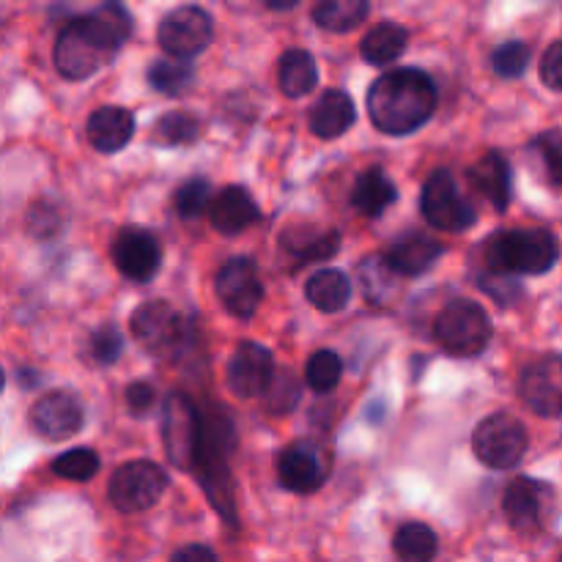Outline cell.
Here are the masks:
<instances>
[{"label": "cell", "mask_w": 562, "mask_h": 562, "mask_svg": "<svg viewBox=\"0 0 562 562\" xmlns=\"http://www.w3.org/2000/svg\"><path fill=\"white\" fill-rule=\"evenodd\" d=\"M492 66L499 77H521L530 66V47L525 42H505L503 47L494 49L492 55Z\"/></svg>", "instance_id": "cell-37"}, {"label": "cell", "mask_w": 562, "mask_h": 562, "mask_svg": "<svg viewBox=\"0 0 562 562\" xmlns=\"http://www.w3.org/2000/svg\"><path fill=\"white\" fill-rule=\"evenodd\" d=\"M203 420L195 404L184 393H170L162 406V445L168 459L179 470L195 467L198 445H201Z\"/></svg>", "instance_id": "cell-10"}, {"label": "cell", "mask_w": 562, "mask_h": 562, "mask_svg": "<svg viewBox=\"0 0 562 562\" xmlns=\"http://www.w3.org/2000/svg\"><path fill=\"white\" fill-rule=\"evenodd\" d=\"M393 547L401 562H431L439 552V538L428 525L409 521L395 532Z\"/></svg>", "instance_id": "cell-30"}, {"label": "cell", "mask_w": 562, "mask_h": 562, "mask_svg": "<svg viewBox=\"0 0 562 562\" xmlns=\"http://www.w3.org/2000/svg\"><path fill=\"white\" fill-rule=\"evenodd\" d=\"M159 47L170 58H195L198 53L209 47L214 36V22L209 11L201 5H179L159 22Z\"/></svg>", "instance_id": "cell-11"}, {"label": "cell", "mask_w": 562, "mask_h": 562, "mask_svg": "<svg viewBox=\"0 0 562 562\" xmlns=\"http://www.w3.org/2000/svg\"><path fill=\"white\" fill-rule=\"evenodd\" d=\"M541 80L552 91H562V42H554L541 58Z\"/></svg>", "instance_id": "cell-43"}, {"label": "cell", "mask_w": 562, "mask_h": 562, "mask_svg": "<svg viewBox=\"0 0 562 562\" xmlns=\"http://www.w3.org/2000/svg\"><path fill=\"white\" fill-rule=\"evenodd\" d=\"M329 456L313 439H300L289 445L278 459V481L285 492L313 494L327 483Z\"/></svg>", "instance_id": "cell-13"}, {"label": "cell", "mask_w": 562, "mask_h": 562, "mask_svg": "<svg viewBox=\"0 0 562 562\" xmlns=\"http://www.w3.org/2000/svg\"><path fill=\"white\" fill-rule=\"evenodd\" d=\"M371 3L368 0H316L313 20L329 33H349L368 20Z\"/></svg>", "instance_id": "cell-29"}, {"label": "cell", "mask_w": 562, "mask_h": 562, "mask_svg": "<svg viewBox=\"0 0 562 562\" xmlns=\"http://www.w3.org/2000/svg\"><path fill=\"white\" fill-rule=\"evenodd\" d=\"M113 263L126 280L148 283L159 272L162 247L146 228H124L113 241Z\"/></svg>", "instance_id": "cell-18"}, {"label": "cell", "mask_w": 562, "mask_h": 562, "mask_svg": "<svg viewBox=\"0 0 562 562\" xmlns=\"http://www.w3.org/2000/svg\"><path fill=\"white\" fill-rule=\"evenodd\" d=\"M53 472L58 477H64V481L86 483L99 472V456L91 448L66 450L64 456H58L53 461Z\"/></svg>", "instance_id": "cell-35"}, {"label": "cell", "mask_w": 562, "mask_h": 562, "mask_svg": "<svg viewBox=\"0 0 562 562\" xmlns=\"http://www.w3.org/2000/svg\"><path fill=\"white\" fill-rule=\"evenodd\" d=\"M82 423H86V412H82L80 398L66 390H53V393L42 395L31 409V426L49 442L71 439L80 431Z\"/></svg>", "instance_id": "cell-16"}, {"label": "cell", "mask_w": 562, "mask_h": 562, "mask_svg": "<svg viewBox=\"0 0 562 562\" xmlns=\"http://www.w3.org/2000/svg\"><path fill=\"white\" fill-rule=\"evenodd\" d=\"M536 148L543 157V162H547L549 179L562 187V126H554V130H547L543 135H538Z\"/></svg>", "instance_id": "cell-39"}, {"label": "cell", "mask_w": 562, "mask_h": 562, "mask_svg": "<svg viewBox=\"0 0 562 562\" xmlns=\"http://www.w3.org/2000/svg\"><path fill=\"white\" fill-rule=\"evenodd\" d=\"M554 508V488L536 477H516L503 497L510 527L519 532H538Z\"/></svg>", "instance_id": "cell-14"}, {"label": "cell", "mask_w": 562, "mask_h": 562, "mask_svg": "<svg viewBox=\"0 0 562 562\" xmlns=\"http://www.w3.org/2000/svg\"><path fill=\"white\" fill-rule=\"evenodd\" d=\"M198 132H201V124L195 115L168 113L154 126V140L162 146H190L192 140H198Z\"/></svg>", "instance_id": "cell-34"}, {"label": "cell", "mask_w": 562, "mask_h": 562, "mask_svg": "<svg viewBox=\"0 0 562 562\" xmlns=\"http://www.w3.org/2000/svg\"><path fill=\"white\" fill-rule=\"evenodd\" d=\"M472 450L492 470H510L527 453V428L514 415H488L472 434Z\"/></svg>", "instance_id": "cell-9"}, {"label": "cell", "mask_w": 562, "mask_h": 562, "mask_svg": "<svg viewBox=\"0 0 562 562\" xmlns=\"http://www.w3.org/2000/svg\"><path fill=\"white\" fill-rule=\"evenodd\" d=\"M168 488V475L154 461H130L110 477L108 497L121 514H143L154 508Z\"/></svg>", "instance_id": "cell-7"}, {"label": "cell", "mask_w": 562, "mask_h": 562, "mask_svg": "<svg viewBox=\"0 0 562 562\" xmlns=\"http://www.w3.org/2000/svg\"><path fill=\"white\" fill-rule=\"evenodd\" d=\"M280 91L289 99H300L311 93L318 82V66L307 49H289L280 55L278 64Z\"/></svg>", "instance_id": "cell-27"}, {"label": "cell", "mask_w": 562, "mask_h": 562, "mask_svg": "<svg viewBox=\"0 0 562 562\" xmlns=\"http://www.w3.org/2000/svg\"><path fill=\"white\" fill-rule=\"evenodd\" d=\"M148 82H151L154 91L165 93V97H181L195 82V69L187 58H165L151 64Z\"/></svg>", "instance_id": "cell-31"}, {"label": "cell", "mask_w": 562, "mask_h": 562, "mask_svg": "<svg viewBox=\"0 0 562 562\" xmlns=\"http://www.w3.org/2000/svg\"><path fill=\"white\" fill-rule=\"evenodd\" d=\"M519 395L536 415L562 417V355L530 362L519 379Z\"/></svg>", "instance_id": "cell-15"}, {"label": "cell", "mask_w": 562, "mask_h": 562, "mask_svg": "<svg viewBox=\"0 0 562 562\" xmlns=\"http://www.w3.org/2000/svg\"><path fill=\"white\" fill-rule=\"evenodd\" d=\"M170 562H217V554L203 543H192V547H181Z\"/></svg>", "instance_id": "cell-44"}, {"label": "cell", "mask_w": 562, "mask_h": 562, "mask_svg": "<svg viewBox=\"0 0 562 562\" xmlns=\"http://www.w3.org/2000/svg\"><path fill=\"white\" fill-rule=\"evenodd\" d=\"M560 245L543 228L503 231L488 241V263L505 274H547L558 263Z\"/></svg>", "instance_id": "cell-4"}, {"label": "cell", "mask_w": 562, "mask_h": 562, "mask_svg": "<svg viewBox=\"0 0 562 562\" xmlns=\"http://www.w3.org/2000/svg\"><path fill=\"white\" fill-rule=\"evenodd\" d=\"M88 140L97 151L102 154H115L132 140L135 135V115L124 108H115V104H108V108L93 110L91 119H88Z\"/></svg>", "instance_id": "cell-21"}, {"label": "cell", "mask_w": 562, "mask_h": 562, "mask_svg": "<svg viewBox=\"0 0 562 562\" xmlns=\"http://www.w3.org/2000/svg\"><path fill=\"white\" fill-rule=\"evenodd\" d=\"M214 291L225 311L236 318H252L263 302V283L256 261L247 256H236L220 267L214 278Z\"/></svg>", "instance_id": "cell-12"}, {"label": "cell", "mask_w": 562, "mask_h": 562, "mask_svg": "<svg viewBox=\"0 0 562 562\" xmlns=\"http://www.w3.org/2000/svg\"><path fill=\"white\" fill-rule=\"evenodd\" d=\"M126 406L135 417H146L154 409V401H157V390L148 382H132L124 393Z\"/></svg>", "instance_id": "cell-42"}, {"label": "cell", "mask_w": 562, "mask_h": 562, "mask_svg": "<svg viewBox=\"0 0 562 562\" xmlns=\"http://www.w3.org/2000/svg\"><path fill=\"white\" fill-rule=\"evenodd\" d=\"M340 376H344V360H340L335 351H316V355L307 360L305 382L307 387L316 390V393H329V390L338 387Z\"/></svg>", "instance_id": "cell-33"}, {"label": "cell", "mask_w": 562, "mask_h": 562, "mask_svg": "<svg viewBox=\"0 0 562 562\" xmlns=\"http://www.w3.org/2000/svg\"><path fill=\"white\" fill-rule=\"evenodd\" d=\"M234 426L225 415H212L203 420L201 445H198L195 467L192 470L201 477L209 499L220 510L225 521H234V483L228 472V456L234 450Z\"/></svg>", "instance_id": "cell-3"}, {"label": "cell", "mask_w": 562, "mask_h": 562, "mask_svg": "<svg viewBox=\"0 0 562 562\" xmlns=\"http://www.w3.org/2000/svg\"><path fill=\"white\" fill-rule=\"evenodd\" d=\"M470 181L475 190L494 206V212H505L510 203V165L503 154L488 151L475 168L470 170Z\"/></svg>", "instance_id": "cell-23"}, {"label": "cell", "mask_w": 562, "mask_h": 562, "mask_svg": "<svg viewBox=\"0 0 562 562\" xmlns=\"http://www.w3.org/2000/svg\"><path fill=\"white\" fill-rule=\"evenodd\" d=\"M274 373V357L267 346L252 344V340H245V344L236 346V351L231 355L228 368H225V382H228V390L239 398H256L267 390L269 379Z\"/></svg>", "instance_id": "cell-17"}, {"label": "cell", "mask_w": 562, "mask_h": 562, "mask_svg": "<svg viewBox=\"0 0 562 562\" xmlns=\"http://www.w3.org/2000/svg\"><path fill=\"white\" fill-rule=\"evenodd\" d=\"M261 395L267 398V409L272 412V415H289V412H294L296 404H300L302 384L289 368H283L280 373H272V379H269L267 390H263Z\"/></svg>", "instance_id": "cell-32"}, {"label": "cell", "mask_w": 562, "mask_h": 562, "mask_svg": "<svg viewBox=\"0 0 562 562\" xmlns=\"http://www.w3.org/2000/svg\"><path fill=\"white\" fill-rule=\"evenodd\" d=\"M477 283H481V289L486 291L488 296H494L499 305H514V300H519V296H521V285L516 283L514 274L494 272V269H492V272L483 274Z\"/></svg>", "instance_id": "cell-41"}, {"label": "cell", "mask_w": 562, "mask_h": 562, "mask_svg": "<svg viewBox=\"0 0 562 562\" xmlns=\"http://www.w3.org/2000/svg\"><path fill=\"white\" fill-rule=\"evenodd\" d=\"M357 110L346 91H324L311 110V130L322 140H335L355 126Z\"/></svg>", "instance_id": "cell-22"}, {"label": "cell", "mask_w": 562, "mask_h": 562, "mask_svg": "<svg viewBox=\"0 0 562 562\" xmlns=\"http://www.w3.org/2000/svg\"><path fill=\"white\" fill-rule=\"evenodd\" d=\"M209 198H212V184H209L206 179L184 181L173 198L176 212H179V217H184V220L201 217L203 209L209 206Z\"/></svg>", "instance_id": "cell-36"}, {"label": "cell", "mask_w": 562, "mask_h": 562, "mask_svg": "<svg viewBox=\"0 0 562 562\" xmlns=\"http://www.w3.org/2000/svg\"><path fill=\"white\" fill-rule=\"evenodd\" d=\"M3 384H5V373H3V368H0V393H3Z\"/></svg>", "instance_id": "cell-46"}, {"label": "cell", "mask_w": 562, "mask_h": 562, "mask_svg": "<svg viewBox=\"0 0 562 562\" xmlns=\"http://www.w3.org/2000/svg\"><path fill=\"white\" fill-rule=\"evenodd\" d=\"M285 250L302 263L313 261H327L335 252L340 250V236L338 231H316L311 225H296V228H289L283 236H280Z\"/></svg>", "instance_id": "cell-24"}, {"label": "cell", "mask_w": 562, "mask_h": 562, "mask_svg": "<svg viewBox=\"0 0 562 562\" xmlns=\"http://www.w3.org/2000/svg\"><path fill=\"white\" fill-rule=\"evenodd\" d=\"M130 333L143 351L154 357H170L184 344L187 324L170 302H143L130 318Z\"/></svg>", "instance_id": "cell-8"}, {"label": "cell", "mask_w": 562, "mask_h": 562, "mask_svg": "<svg viewBox=\"0 0 562 562\" xmlns=\"http://www.w3.org/2000/svg\"><path fill=\"white\" fill-rule=\"evenodd\" d=\"M263 3H267L269 9H274V11H289V9H294L300 0H263Z\"/></svg>", "instance_id": "cell-45"}, {"label": "cell", "mask_w": 562, "mask_h": 562, "mask_svg": "<svg viewBox=\"0 0 562 562\" xmlns=\"http://www.w3.org/2000/svg\"><path fill=\"white\" fill-rule=\"evenodd\" d=\"M121 351H124V335H121L119 327L104 324V327H99L97 333H93L91 355L99 366H113L121 357Z\"/></svg>", "instance_id": "cell-38"}, {"label": "cell", "mask_w": 562, "mask_h": 562, "mask_svg": "<svg viewBox=\"0 0 562 562\" xmlns=\"http://www.w3.org/2000/svg\"><path fill=\"white\" fill-rule=\"evenodd\" d=\"M423 214L428 223L445 234H461L477 223V212L464 192L459 190V181L450 170H434L423 187L420 198Z\"/></svg>", "instance_id": "cell-6"}, {"label": "cell", "mask_w": 562, "mask_h": 562, "mask_svg": "<svg viewBox=\"0 0 562 562\" xmlns=\"http://www.w3.org/2000/svg\"><path fill=\"white\" fill-rule=\"evenodd\" d=\"M60 225H64V217H60L58 209L49 206V203H36V206H31V212H27V231H31L36 239H53L60 231Z\"/></svg>", "instance_id": "cell-40"}, {"label": "cell", "mask_w": 562, "mask_h": 562, "mask_svg": "<svg viewBox=\"0 0 562 562\" xmlns=\"http://www.w3.org/2000/svg\"><path fill=\"white\" fill-rule=\"evenodd\" d=\"M406 44H409V33L404 27L395 25V22H382L366 33L360 53L371 66H390L404 55Z\"/></svg>", "instance_id": "cell-28"}, {"label": "cell", "mask_w": 562, "mask_h": 562, "mask_svg": "<svg viewBox=\"0 0 562 562\" xmlns=\"http://www.w3.org/2000/svg\"><path fill=\"white\" fill-rule=\"evenodd\" d=\"M132 20L119 0H108L88 16H77L55 42V69L66 80H86L97 75L130 38Z\"/></svg>", "instance_id": "cell-1"}, {"label": "cell", "mask_w": 562, "mask_h": 562, "mask_svg": "<svg viewBox=\"0 0 562 562\" xmlns=\"http://www.w3.org/2000/svg\"><path fill=\"white\" fill-rule=\"evenodd\" d=\"M258 217H261L258 203L252 201V195L245 187H225L223 192H217V198L212 201V209H209L212 228L223 236L241 234L252 223H258Z\"/></svg>", "instance_id": "cell-20"}, {"label": "cell", "mask_w": 562, "mask_h": 562, "mask_svg": "<svg viewBox=\"0 0 562 562\" xmlns=\"http://www.w3.org/2000/svg\"><path fill=\"white\" fill-rule=\"evenodd\" d=\"M437 110V88L420 69H393L368 91V115L384 135H409Z\"/></svg>", "instance_id": "cell-2"}, {"label": "cell", "mask_w": 562, "mask_h": 562, "mask_svg": "<svg viewBox=\"0 0 562 562\" xmlns=\"http://www.w3.org/2000/svg\"><path fill=\"white\" fill-rule=\"evenodd\" d=\"M434 338L448 355L475 357L492 340V318L477 302L453 300L434 318Z\"/></svg>", "instance_id": "cell-5"}, {"label": "cell", "mask_w": 562, "mask_h": 562, "mask_svg": "<svg viewBox=\"0 0 562 562\" xmlns=\"http://www.w3.org/2000/svg\"><path fill=\"white\" fill-rule=\"evenodd\" d=\"M395 198H398V190L382 168L366 170L351 190V203L366 217H382V212L393 206Z\"/></svg>", "instance_id": "cell-25"}, {"label": "cell", "mask_w": 562, "mask_h": 562, "mask_svg": "<svg viewBox=\"0 0 562 562\" xmlns=\"http://www.w3.org/2000/svg\"><path fill=\"white\" fill-rule=\"evenodd\" d=\"M445 252V247L439 245L434 236L426 234H404L401 239H395L390 245L384 263L393 269L398 278H420L426 274L434 263L439 261V256Z\"/></svg>", "instance_id": "cell-19"}, {"label": "cell", "mask_w": 562, "mask_h": 562, "mask_svg": "<svg viewBox=\"0 0 562 562\" xmlns=\"http://www.w3.org/2000/svg\"><path fill=\"white\" fill-rule=\"evenodd\" d=\"M305 296L316 311L338 313L351 300V280L340 269H322L305 283Z\"/></svg>", "instance_id": "cell-26"}]
</instances>
